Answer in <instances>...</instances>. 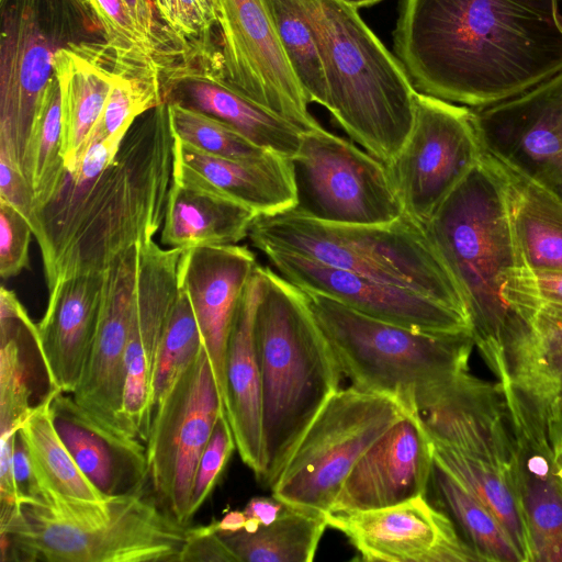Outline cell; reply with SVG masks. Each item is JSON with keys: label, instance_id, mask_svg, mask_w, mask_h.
Here are the masks:
<instances>
[{"label": "cell", "instance_id": "48", "mask_svg": "<svg viewBox=\"0 0 562 562\" xmlns=\"http://www.w3.org/2000/svg\"><path fill=\"white\" fill-rule=\"evenodd\" d=\"M246 519L244 510H232L214 524L218 533H231L244 529Z\"/></svg>", "mask_w": 562, "mask_h": 562}, {"label": "cell", "instance_id": "38", "mask_svg": "<svg viewBox=\"0 0 562 562\" xmlns=\"http://www.w3.org/2000/svg\"><path fill=\"white\" fill-rule=\"evenodd\" d=\"M203 347L189 296L179 286L177 300L166 322L156 355L151 381V413L196 360Z\"/></svg>", "mask_w": 562, "mask_h": 562}, {"label": "cell", "instance_id": "32", "mask_svg": "<svg viewBox=\"0 0 562 562\" xmlns=\"http://www.w3.org/2000/svg\"><path fill=\"white\" fill-rule=\"evenodd\" d=\"M503 167L515 232L528 265L532 270H562V203L529 179Z\"/></svg>", "mask_w": 562, "mask_h": 562}, {"label": "cell", "instance_id": "34", "mask_svg": "<svg viewBox=\"0 0 562 562\" xmlns=\"http://www.w3.org/2000/svg\"><path fill=\"white\" fill-rule=\"evenodd\" d=\"M327 527L326 514L284 505L273 522L255 532L220 535L240 562H311Z\"/></svg>", "mask_w": 562, "mask_h": 562}, {"label": "cell", "instance_id": "47", "mask_svg": "<svg viewBox=\"0 0 562 562\" xmlns=\"http://www.w3.org/2000/svg\"><path fill=\"white\" fill-rule=\"evenodd\" d=\"M283 507L284 505L273 497H255L248 502L244 513L247 518H254L260 525H269L278 518Z\"/></svg>", "mask_w": 562, "mask_h": 562}, {"label": "cell", "instance_id": "51", "mask_svg": "<svg viewBox=\"0 0 562 562\" xmlns=\"http://www.w3.org/2000/svg\"><path fill=\"white\" fill-rule=\"evenodd\" d=\"M216 8V0H210Z\"/></svg>", "mask_w": 562, "mask_h": 562}, {"label": "cell", "instance_id": "12", "mask_svg": "<svg viewBox=\"0 0 562 562\" xmlns=\"http://www.w3.org/2000/svg\"><path fill=\"white\" fill-rule=\"evenodd\" d=\"M223 413L225 408L203 347L155 408L145 440L151 493L181 524L190 521L196 467Z\"/></svg>", "mask_w": 562, "mask_h": 562}, {"label": "cell", "instance_id": "18", "mask_svg": "<svg viewBox=\"0 0 562 562\" xmlns=\"http://www.w3.org/2000/svg\"><path fill=\"white\" fill-rule=\"evenodd\" d=\"M140 247L136 245L122 252L103 271V297L97 333L83 374L71 394L98 420L134 437L124 415L125 348Z\"/></svg>", "mask_w": 562, "mask_h": 562}, {"label": "cell", "instance_id": "6", "mask_svg": "<svg viewBox=\"0 0 562 562\" xmlns=\"http://www.w3.org/2000/svg\"><path fill=\"white\" fill-rule=\"evenodd\" d=\"M316 37L327 111L353 143L383 164L405 143L417 90L404 66L341 0H300Z\"/></svg>", "mask_w": 562, "mask_h": 562}, {"label": "cell", "instance_id": "10", "mask_svg": "<svg viewBox=\"0 0 562 562\" xmlns=\"http://www.w3.org/2000/svg\"><path fill=\"white\" fill-rule=\"evenodd\" d=\"M291 165L299 214L334 224H387L404 214L385 165L322 126L302 133Z\"/></svg>", "mask_w": 562, "mask_h": 562}, {"label": "cell", "instance_id": "3", "mask_svg": "<svg viewBox=\"0 0 562 562\" xmlns=\"http://www.w3.org/2000/svg\"><path fill=\"white\" fill-rule=\"evenodd\" d=\"M189 528L149 486L103 499L41 488L0 524L1 561L180 562Z\"/></svg>", "mask_w": 562, "mask_h": 562}, {"label": "cell", "instance_id": "16", "mask_svg": "<svg viewBox=\"0 0 562 562\" xmlns=\"http://www.w3.org/2000/svg\"><path fill=\"white\" fill-rule=\"evenodd\" d=\"M327 521L346 536L362 561H480L452 519L426 495L378 509L329 513Z\"/></svg>", "mask_w": 562, "mask_h": 562}, {"label": "cell", "instance_id": "22", "mask_svg": "<svg viewBox=\"0 0 562 562\" xmlns=\"http://www.w3.org/2000/svg\"><path fill=\"white\" fill-rule=\"evenodd\" d=\"M103 286V272H87L57 282L48 292L34 340L50 389L72 394L79 384L99 324Z\"/></svg>", "mask_w": 562, "mask_h": 562}, {"label": "cell", "instance_id": "5", "mask_svg": "<svg viewBox=\"0 0 562 562\" xmlns=\"http://www.w3.org/2000/svg\"><path fill=\"white\" fill-rule=\"evenodd\" d=\"M172 148L166 103L133 123L81 204L46 280L48 292L69 277L103 272L122 252L153 240L165 220Z\"/></svg>", "mask_w": 562, "mask_h": 562}, {"label": "cell", "instance_id": "28", "mask_svg": "<svg viewBox=\"0 0 562 562\" xmlns=\"http://www.w3.org/2000/svg\"><path fill=\"white\" fill-rule=\"evenodd\" d=\"M53 68L61 94L64 161L71 169L102 114L116 70L102 46L83 44L57 48Z\"/></svg>", "mask_w": 562, "mask_h": 562}, {"label": "cell", "instance_id": "43", "mask_svg": "<svg viewBox=\"0 0 562 562\" xmlns=\"http://www.w3.org/2000/svg\"><path fill=\"white\" fill-rule=\"evenodd\" d=\"M0 201L18 210L31 223L34 193L16 158L13 143L0 136Z\"/></svg>", "mask_w": 562, "mask_h": 562}, {"label": "cell", "instance_id": "27", "mask_svg": "<svg viewBox=\"0 0 562 562\" xmlns=\"http://www.w3.org/2000/svg\"><path fill=\"white\" fill-rule=\"evenodd\" d=\"M103 35L102 48L116 71L139 78L164 94L162 72L173 56L153 0H75Z\"/></svg>", "mask_w": 562, "mask_h": 562}, {"label": "cell", "instance_id": "24", "mask_svg": "<svg viewBox=\"0 0 562 562\" xmlns=\"http://www.w3.org/2000/svg\"><path fill=\"white\" fill-rule=\"evenodd\" d=\"M1 37L0 136L13 143L22 169L34 120L54 75L55 50L26 9L8 14Z\"/></svg>", "mask_w": 562, "mask_h": 562}, {"label": "cell", "instance_id": "42", "mask_svg": "<svg viewBox=\"0 0 562 562\" xmlns=\"http://www.w3.org/2000/svg\"><path fill=\"white\" fill-rule=\"evenodd\" d=\"M33 234L29 221L13 206L0 201V276H18L29 263Z\"/></svg>", "mask_w": 562, "mask_h": 562}, {"label": "cell", "instance_id": "35", "mask_svg": "<svg viewBox=\"0 0 562 562\" xmlns=\"http://www.w3.org/2000/svg\"><path fill=\"white\" fill-rule=\"evenodd\" d=\"M158 24L173 55L182 58V68L173 83L194 77L218 79L220 47L213 42L217 11L210 0H153ZM191 78V77H190Z\"/></svg>", "mask_w": 562, "mask_h": 562}, {"label": "cell", "instance_id": "7", "mask_svg": "<svg viewBox=\"0 0 562 562\" xmlns=\"http://www.w3.org/2000/svg\"><path fill=\"white\" fill-rule=\"evenodd\" d=\"M248 238L261 252L295 254L413 290L469 316L458 283L425 226L405 212L387 224H334L293 210L259 214Z\"/></svg>", "mask_w": 562, "mask_h": 562}, {"label": "cell", "instance_id": "41", "mask_svg": "<svg viewBox=\"0 0 562 562\" xmlns=\"http://www.w3.org/2000/svg\"><path fill=\"white\" fill-rule=\"evenodd\" d=\"M235 449L234 435L227 416L223 413L215 424L212 436L196 467L189 506L190 520L213 492Z\"/></svg>", "mask_w": 562, "mask_h": 562}, {"label": "cell", "instance_id": "17", "mask_svg": "<svg viewBox=\"0 0 562 562\" xmlns=\"http://www.w3.org/2000/svg\"><path fill=\"white\" fill-rule=\"evenodd\" d=\"M183 249H164L154 240L140 247L125 348L124 415L145 442L151 423V381L159 341L179 292L178 263Z\"/></svg>", "mask_w": 562, "mask_h": 562}, {"label": "cell", "instance_id": "25", "mask_svg": "<svg viewBox=\"0 0 562 562\" xmlns=\"http://www.w3.org/2000/svg\"><path fill=\"white\" fill-rule=\"evenodd\" d=\"M172 178L238 202L257 215L291 210L296 190L291 159L268 151L235 160L201 151L173 137Z\"/></svg>", "mask_w": 562, "mask_h": 562}, {"label": "cell", "instance_id": "45", "mask_svg": "<svg viewBox=\"0 0 562 562\" xmlns=\"http://www.w3.org/2000/svg\"><path fill=\"white\" fill-rule=\"evenodd\" d=\"M12 469L19 505L40 493L27 449L19 432L14 442Z\"/></svg>", "mask_w": 562, "mask_h": 562}, {"label": "cell", "instance_id": "31", "mask_svg": "<svg viewBox=\"0 0 562 562\" xmlns=\"http://www.w3.org/2000/svg\"><path fill=\"white\" fill-rule=\"evenodd\" d=\"M179 102L233 126L257 146L292 158L299 150L302 132L226 83L191 77L173 83L164 102Z\"/></svg>", "mask_w": 562, "mask_h": 562}, {"label": "cell", "instance_id": "15", "mask_svg": "<svg viewBox=\"0 0 562 562\" xmlns=\"http://www.w3.org/2000/svg\"><path fill=\"white\" fill-rule=\"evenodd\" d=\"M262 254L280 276L299 289L326 295L369 317L416 331L472 333L468 315L413 290L291 252Z\"/></svg>", "mask_w": 562, "mask_h": 562}, {"label": "cell", "instance_id": "46", "mask_svg": "<svg viewBox=\"0 0 562 562\" xmlns=\"http://www.w3.org/2000/svg\"><path fill=\"white\" fill-rule=\"evenodd\" d=\"M540 303L562 306V270H533Z\"/></svg>", "mask_w": 562, "mask_h": 562}, {"label": "cell", "instance_id": "33", "mask_svg": "<svg viewBox=\"0 0 562 562\" xmlns=\"http://www.w3.org/2000/svg\"><path fill=\"white\" fill-rule=\"evenodd\" d=\"M53 394L54 390L49 389L44 398L32 406L18 429L40 490L85 499L108 497L83 474L60 438L52 416Z\"/></svg>", "mask_w": 562, "mask_h": 562}, {"label": "cell", "instance_id": "44", "mask_svg": "<svg viewBox=\"0 0 562 562\" xmlns=\"http://www.w3.org/2000/svg\"><path fill=\"white\" fill-rule=\"evenodd\" d=\"M180 562H240L217 532L214 521L207 526L190 527Z\"/></svg>", "mask_w": 562, "mask_h": 562}, {"label": "cell", "instance_id": "36", "mask_svg": "<svg viewBox=\"0 0 562 562\" xmlns=\"http://www.w3.org/2000/svg\"><path fill=\"white\" fill-rule=\"evenodd\" d=\"M430 483L480 561L525 562L512 536L492 510L435 462Z\"/></svg>", "mask_w": 562, "mask_h": 562}, {"label": "cell", "instance_id": "13", "mask_svg": "<svg viewBox=\"0 0 562 562\" xmlns=\"http://www.w3.org/2000/svg\"><path fill=\"white\" fill-rule=\"evenodd\" d=\"M221 35L217 80L302 133L322 126L290 65L271 0H216Z\"/></svg>", "mask_w": 562, "mask_h": 562}, {"label": "cell", "instance_id": "49", "mask_svg": "<svg viewBox=\"0 0 562 562\" xmlns=\"http://www.w3.org/2000/svg\"><path fill=\"white\" fill-rule=\"evenodd\" d=\"M344 1L345 3L356 8V9H359V8H362V7H370L372 4H375L382 0H341Z\"/></svg>", "mask_w": 562, "mask_h": 562}, {"label": "cell", "instance_id": "50", "mask_svg": "<svg viewBox=\"0 0 562 562\" xmlns=\"http://www.w3.org/2000/svg\"><path fill=\"white\" fill-rule=\"evenodd\" d=\"M259 527H260V524L258 520H256L254 518H247L245 526H244V530L247 532H255L258 530Z\"/></svg>", "mask_w": 562, "mask_h": 562}, {"label": "cell", "instance_id": "40", "mask_svg": "<svg viewBox=\"0 0 562 562\" xmlns=\"http://www.w3.org/2000/svg\"><path fill=\"white\" fill-rule=\"evenodd\" d=\"M166 105L172 136L201 151L235 160H256L270 151L212 115L175 101Z\"/></svg>", "mask_w": 562, "mask_h": 562}, {"label": "cell", "instance_id": "37", "mask_svg": "<svg viewBox=\"0 0 562 562\" xmlns=\"http://www.w3.org/2000/svg\"><path fill=\"white\" fill-rule=\"evenodd\" d=\"M64 169L61 94L53 75L34 120L22 164V170L34 193L33 212L47 200Z\"/></svg>", "mask_w": 562, "mask_h": 562}, {"label": "cell", "instance_id": "23", "mask_svg": "<svg viewBox=\"0 0 562 562\" xmlns=\"http://www.w3.org/2000/svg\"><path fill=\"white\" fill-rule=\"evenodd\" d=\"M54 425L83 474L104 495L149 486L146 446L116 431L82 408L69 393L53 389Z\"/></svg>", "mask_w": 562, "mask_h": 562}, {"label": "cell", "instance_id": "9", "mask_svg": "<svg viewBox=\"0 0 562 562\" xmlns=\"http://www.w3.org/2000/svg\"><path fill=\"white\" fill-rule=\"evenodd\" d=\"M409 413L394 396L339 389L295 447L271 487L272 497L327 515L358 460Z\"/></svg>", "mask_w": 562, "mask_h": 562}, {"label": "cell", "instance_id": "8", "mask_svg": "<svg viewBox=\"0 0 562 562\" xmlns=\"http://www.w3.org/2000/svg\"><path fill=\"white\" fill-rule=\"evenodd\" d=\"M303 292L342 374L360 391L394 396L417 412L470 373V331H416Z\"/></svg>", "mask_w": 562, "mask_h": 562}, {"label": "cell", "instance_id": "4", "mask_svg": "<svg viewBox=\"0 0 562 562\" xmlns=\"http://www.w3.org/2000/svg\"><path fill=\"white\" fill-rule=\"evenodd\" d=\"M255 337L261 375L265 470L271 487L326 402L342 371L304 292L260 265Z\"/></svg>", "mask_w": 562, "mask_h": 562}, {"label": "cell", "instance_id": "2", "mask_svg": "<svg viewBox=\"0 0 562 562\" xmlns=\"http://www.w3.org/2000/svg\"><path fill=\"white\" fill-rule=\"evenodd\" d=\"M424 226L462 293L474 345L499 381L506 347L528 333L540 306L504 167L483 153Z\"/></svg>", "mask_w": 562, "mask_h": 562}, {"label": "cell", "instance_id": "11", "mask_svg": "<svg viewBox=\"0 0 562 562\" xmlns=\"http://www.w3.org/2000/svg\"><path fill=\"white\" fill-rule=\"evenodd\" d=\"M482 155L471 108L417 92L412 130L384 165L404 212L425 225Z\"/></svg>", "mask_w": 562, "mask_h": 562}, {"label": "cell", "instance_id": "26", "mask_svg": "<svg viewBox=\"0 0 562 562\" xmlns=\"http://www.w3.org/2000/svg\"><path fill=\"white\" fill-rule=\"evenodd\" d=\"M261 292L258 263L239 300L226 353V406L236 449L257 481L265 470L261 375L255 316Z\"/></svg>", "mask_w": 562, "mask_h": 562}, {"label": "cell", "instance_id": "39", "mask_svg": "<svg viewBox=\"0 0 562 562\" xmlns=\"http://www.w3.org/2000/svg\"><path fill=\"white\" fill-rule=\"evenodd\" d=\"M277 30L308 103L327 109L324 65L314 32L300 0H271Z\"/></svg>", "mask_w": 562, "mask_h": 562}, {"label": "cell", "instance_id": "20", "mask_svg": "<svg viewBox=\"0 0 562 562\" xmlns=\"http://www.w3.org/2000/svg\"><path fill=\"white\" fill-rule=\"evenodd\" d=\"M257 265L254 251L237 244L183 249L178 263V283L192 305L224 408L229 334Z\"/></svg>", "mask_w": 562, "mask_h": 562}, {"label": "cell", "instance_id": "1", "mask_svg": "<svg viewBox=\"0 0 562 562\" xmlns=\"http://www.w3.org/2000/svg\"><path fill=\"white\" fill-rule=\"evenodd\" d=\"M393 43L417 92L472 109L562 71L558 0H403Z\"/></svg>", "mask_w": 562, "mask_h": 562}, {"label": "cell", "instance_id": "30", "mask_svg": "<svg viewBox=\"0 0 562 562\" xmlns=\"http://www.w3.org/2000/svg\"><path fill=\"white\" fill-rule=\"evenodd\" d=\"M257 214L214 192L171 178L160 241L169 248L234 245Z\"/></svg>", "mask_w": 562, "mask_h": 562}, {"label": "cell", "instance_id": "14", "mask_svg": "<svg viewBox=\"0 0 562 562\" xmlns=\"http://www.w3.org/2000/svg\"><path fill=\"white\" fill-rule=\"evenodd\" d=\"M472 112L483 153L562 203V71Z\"/></svg>", "mask_w": 562, "mask_h": 562}, {"label": "cell", "instance_id": "29", "mask_svg": "<svg viewBox=\"0 0 562 562\" xmlns=\"http://www.w3.org/2000/svg\"><path fill=\"white\" fill-rule=\"evenodd\" d=\"M498 383L555 422L562 404V306L540 303L528 333L506 348Z\"/></svg>", "mask_w": 562, "mask_h": 562}, {"label": "cell", "instance_id": "19", "mask_svg": "<svg viewBox=\"0 0 562 562\" xmlns=\"http://www.w3.org/2000/svg\"><path fill=\"white\" fill-rule=\"evenodd\" d=\"M515 442V474L532 562H562V449L521 397L504 395Z\"/></svg>", "mask_w": 562, "mask_h": 562}, {"label": "cell", "instance_id": "21", "mask_svg": "<svg viewBox=\"0 0 562 562\" xmlns=\"http://www.w3.org/2000/svg\"><path fill=\"white\" fill-rule=\"evenodd\" d=\"M432 468V442L412 412L358 460L329 513L378 509L426 495Z\"/></svg>", "mask_w": 562, "mask_h": 562}]
</instances>
